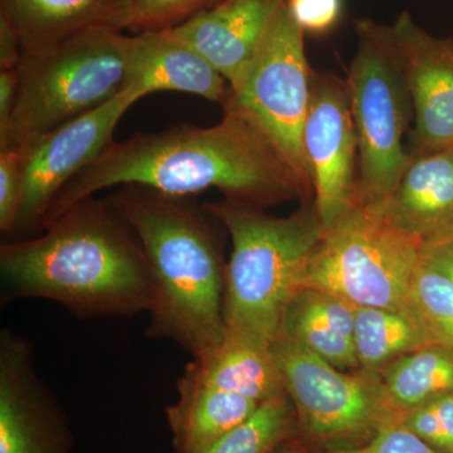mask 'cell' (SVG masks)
I'll return each mask as SVG.
<instances>
[{
    "instance_id": "1",
    "label": "cell",
    "mask_w": 453,
    "mask_h": 453,
    "mask_svg": "<svg viewBox=\"0 0 453 453\" xmlns=\"http://www.w3.org/2000/svg\"><path fill=\"white\" fill-rule=\"evenodd\" d=\"M223 109L222 120L213 127L184 124L113 140L56 196L43 228L77 203L113 187L138 186L174 196L217 189L228 201L258 208L308 198L264 131L234 106Z\"/></svg>"
},
{
    "instance_id": "2",
    "label": "cell",
    "mask_w": 453,
    "mask_h": 453,
    "mask_svg": "<svg viewBox=\"0 0 453 453\" xmlns=\"http://www.w3.org/2000/svg\"><path fill=\"white\" fill-rule=\"evenodd\" d=\"M3 303L46 299L81 318L150 312L154 282L131 226L107 199H83L35 237L0 246Z\"/></svg>"
},
{
    "instance_id": "3",
    "label": "cell",
    "mask_w": 453,
    "mask_h": 453,
    "mask_svg": "<svg viewBox=\"0 0 453 453\" xmlns=\"http://www.w3.org/2000/svg\"><path fill=\"white\" fill-rule=\"evenodd\" d=\"M148 259L154 303L146 335L169 339L199 357L226 338V265L208 211L190 196L119 187L107 198Z\"/></svg>"
},
{
    "instance_id": "4",
    "label": "cell",
    "mask_w": 453,
    "mask_h": 453,
    "mask_svg": "<svg viewBox=\"0 0 453 453\" xmlns=\"http://www.w3.org/2000/svg\"><path fill=\"white\" fill-rule=\"evenodd\" d=\"M204 210L231 235L226 271V333L271 347L283 310L324 235L315 203H305L288 217H275L225 199Z\"/></svg>"
},
{
    "instance_id": "5",
    "label": "cell",
    "mask_w": 453,
    "mask_h": 453,
    "mask_svg": "<svg viewBox=\"0 0 453 453\" xmlns=\"http://www.w3.org/2000/svg\"><path fill=\"white\" fill-rule=\"evenodd\" d=\"M133 52V37L97 29L40 55H23L16 105L0 134V149L29 144L129 88Z\"/></svg>"
},
{
    "instance_id": "6",
    "label": "cell",
    "mask_w": 453,
    "mask_h": 453,
    "mask_svg": "<svg viewBox=\"0 0 453 453\" xmlns=\"http://www.w3.org/2000/svg\"><path fill=\"white\" fill-rule=\"evenodd\" d=\"M357 52L347 82L357 138V202L380 211L395 192L411 153L412 97L392 26L357 19Z\"/></svg>"
},
{
    "instance_id": "7",
    "label": "cell",
    "mask_w": 453,
    "mask_h": 453,
    "mask_svg": "<svg viewBox=\"0 0 453 453\" xmlns=\"http://www.w3.org/2000/svg\"><path fill=\"white\" fill-rule=\"evenodd\" d=\"M421 258L418 241L357 203L324 232L297 288H320L354 306L413 318L408 310V292Z\"/></svg>"
},
{
    "instance_id": "8",
    "label": "cell",
    "mask_w": 453,
    "mask_h": 453,
    "mask_svg": "<svg viewBox=\"0 0 453 453\" xmlns=\"http://www.w3.org/2000/svg\"><path fill=\"white\" fill-rule=\"evenodd\" d=\"M303 35L285 3L255 61L240 82L229 88L226 105L242 111L264 131L296 173L306 196L314 199L303 127L316 73L310 67Z\"/></svg>"
},
{
    "instance_id": "9",
    "label": "cell",
    "mask_w": 453,
    "mask_h": 453,
    "mask_svg": "<svg viewBox=\"0 0 453 453\" xmlns=\"http://www.w3.org/2000/svg\"><path fill=\"white\" fill-rule=\"evenodd\" d=\"M271 350L296 412L297 434L306 442L325 449L357 446L388 425L377 374H348L281 336Z\"/></svg>"
},
{
    "instance_id": "10",
    "label": "cell",
    "mask_w": 453,
    "mask_h": 453,
    "mask_svg": "<svg viewBox=\"0 0 453 453\" xmlns=\"http://www.w3.org/2000/svg\"><path fill=\"white\" fill-rule=\"evenodd\" d=\"M140 100L134 89H125L105 105L18 148L23 151V192L12 234H41L56 196L113 142L122 116Z\"/></svg>"
},
{
    "instance_id": "11",
    "label": "cell",
    "mask_w": 453,
    "mask_h": 453,
    "mask_svg": "<svg viewBox=\"0 0 453 453\" xmlns=\"http://www.w3.org/2000/svg\"><path fill=\"white\" fill-rule=\"evenodd\" d=\"M303 153L324 232L357 204V138L347 82L315 73Z\"/></svg>"
},
{
    "instance_id": "12",
    "label": "cell",
    "mask_w": 453,
    "mask_h": 453,
    "mask_svg": "<svg viewBox=\"0 0 453 453\" xmlns=\"http://www.w3.org/2000/svg\"><path fill=\"white\" fill-rule=\"evenodd\" d=\"M73 432L35 372L31 344L0 334V453H70Z\"/></svg>"
},
{
    "instance_id": "13",
    "label": "cell",
    "mask_w": 453,
    "mask_h": 453,
    "mask_svg": "<svg viewBox=\"0 0 453 453\" xmlns=\"http://www.w3.org/2000/svg\"><path fill=\"white\" fill-rule=\"evenodd\" d=\"M413 103L411 155L453 145V38L429 35L403 12L392 26Z\"/></svg>"
},
{
    "instance_id": "14",
    "label": "cell",
    "mask_w": 453,
    "mask_h": 453,
    "mask_svg": "<svg viewBox=\"0 0 453 453\" xmlns=\"http://www.w3.org/2000/svg\"><path fill=\"white\" fill-rule=\"evenodd\" d=\"M286 0H225L168 28L219 71L229 88L255 61Z\"/></svg>"
},
{
    "instance_id": "15",
    "label": "cell",
    "mask_w": 453,
    "mask_h": 453,
    "mask_svg": "<svg viewBox=\"0 0 453 453\" xmlns=\"http://www.w3.org/2000/svg\"><path fill=\"white\" fill-rule=\"evenodd\" d=\"M374 213L422 247L453 235V145L411 155L395 192Z\"/></svg>"
},
{
    "instance_id": "16",
    "label": "cell",
    "mask_w": 453,
    "mask_h": 453,
    "mask_svg": "<svg viewBox=\"0 0 453 453\" xmlns=\"http://www.w3.org/2000/svg\"><path fill=\"white\" fill-rule=\"evenodd\" d=\"M133 0H0V14L13 25L23 55H40L97 29L127 28Z\"/></svg>"
},
{
    "instance_id": "17",
    "label": "cell",
    "mask_w": 453,
    "mask_h": 453,
    "mask_svg": "<svg viewBox=\"0 0 453 453\" xmlns=\"http://www.w3.org/2000/svg\"><path fill=\"white\" fill-rule=\"evenodd\" d=\"M130 88L144 98L154 92L195 95L225 106L229 85L213 65L168 29L134 35Z\"/></svg>"
},
{
    "instance_id": "18",
    "label": "cell",
    "mask_w": 453,
    "mask_h": 453,
    "mask_svg": "<svg viewBox=\"0 0 453 453\" xmlns=\"http://www.w3.org/2000/svg\"><path fill=\"white\" fill-rule=\"evenodd\" d=\"M356 308L332 292L299 288L283 310L277 336L309 349L342 371H360L354 342Z\"/></svg>"
},
{
    "instance_id": "19",
    "label": "cell",
    "mask_w": 453,
    "mask_h": 453,
    "mask_svg": "<svg viewBox=\"0 0 453 453\" xmlns=\"http://www.w3.org/2000/svg\"><path fill=\"white\" fill-rule=\"evenodd\" d=\"M180 378L238 393L258 403L288 395L271 347L228 333L219 347L193 357Z\"/></svg>"
},
{
    "instance_id": "20",
    "label": "cell",
    "mask_w": 453,
    "mask_h": 453,
    "mask_svg": "<svg viewBox=\"0 0 453 453\" xmlns=\"http://www.w3.org/2000/svg\"><path fill=\"white\" fill-rule=\"evenodd\" d=\"M255 399L179 378L178 399L166 408L175 453H198L247 421L259 405Z\"/></svg>"
},
{
    "instance_id": "21",
    "label": "cell",
    "mask_w": 453,
    "mask_h": 453,
    "mask_svg": "<svg viewBox=\"0 0 453 453\" xmlns=\"http://www.w3.org/2000/svg\"><path fill=\"white\" fill-rule=\"evenodd\" d=\"M381 405L388 423L453 393V350L431 344L398 357L377 372Z\"/></svg>"
},
{
    "instance_id": "22",
    "label": "cell",
    "mask_w": 453,
    "mask_h": 453,
    "mask_svg": "<svg viewBox=\"0 0 453 453\" xmlns=\"http://www.w3.org/2000/svg\"><path fill=\"white\" fill-rule=\"evenodd\" d=\"M354 342L360 371L377 374L398 357L436 344L422 325L401 312L357 306Z\"/></svg>"
},
{
    "instance_id": "23",
    "label": "cell",
    "mask_w": 453,
    "mask_h": 453,
    "mask_svg": "<svg viewBox=\"0 0 453 453\" xmlns=\"http://www.w3.org/2000/svg\"><path fill=\"white\" fill-rule=\"evenodd\" d=\"M297 434V418L288 395L259 405L247 421L198 453H271Z\"/></svg>"
},
{
    "instance_id": "24",
    "label": "cell",
    "mask_w": 453,
    "mask_h": 453,
    "mask_svg": "<svg viewBox=\"0 0 453 453\" xmlns=\"http://www.w3.org/2000/svg\"><path fill=\"white\" fill-rule=\"evenodd\" d=\"M408 310L436 344L453 350V282L423 257L411 282Z\"/></svg>"
},
{
    "instance_id": "25",
    "label": "cell",
    "mask_w": 453,
    "mask_h": 453,
    "mask_svg": "<svg viewBox=\"0 0 453 453\" xmlns=\"http://www.w3.org/2000/svg\"><path fill=\"white\" fill-rule=\"evenodd\" d=\"M399 423L438 451L453 453V393L417 408Z\"/></svg>"
},
{
    "instance_id": "26",
    "label": "cell",
    "mask_w": 453,
    "mask_h": 453,
    "mask_svg": "<svg viewBox=\"0 0 453 453\" xmlns=\"http://www.w3.org/2000/svg\"><path fill=\"white\" fill-rule=\"evenodd\" d=\"M210 0H133L127 28L162 31L180 25Z\"/></svg>"
},
{
    "instance_id": "27",
    "label": "cell",
    "mask_w": 453,
    "mask_h": 453,
    "mask_svg": "<svg viewBox=\"0 0 453 453\" xmlns=\"http://www.w3.org/2000/svg\"><path fill=\"white\" fill-rule=\"evenodd\" d=\"M23 192V151L0 149V229L12 234L16 226Z\"/></svg>"
},
{
    "instance_id": "28",
    "label": "cell",
    "mask_w": 453,
    "mask_h": 453,
    "mask_svg": "<svg viewBox=\"0 0 453 453\" xmlns=\"http://www.w3.org/2000/svg\"><path fill=\"white\" fill-rule=\"evenodd\" d=\"M323 453H443L414 434L401 423H388L365 443L336 447Z\"/></svg>"
},
{
    "instance_id": "29",
    "label": "cell",
    "mask_w": 453,
    "mask_h": 453,
    "mask_svg": "<svg viewBox=\"0 0 453 453\" xmlns=\"http://www.w3.org/2000/svg\"><path fill=\"white\" fill-rule=\"evenodd\" d=\"M286 7L294 22L303 32H329L342 17V0H286Z\"/></svg>"
},
{
    "instance_id": "30",
    "label": "cell",
    "mask_w": 453,
    "mask_h": 453,
    "mask_svg": "<svg viewBox=\"0 0 453 453\" xmlns=\"http://www.w3.org/2000/svg\"><path fill=\"white\" fill-rule=\"evenodd\" d=\"M23 49L13 25L0 14V70H14L22 61Z\"/></svg>"
},
{
    "instance_id": "31",
    "label": "cell",
    "mask_w": 453,
    "mask_h": 453,
    "mask_svg": "<svg viewBox=\"0 0 453 453\" xmlns=\"http://www.w3.org/2000/svg\"><path fill=\"white\" fill-rule=\"evenodd\" d=\"M17 91V68L0 70V134L7 130L11 122L14 105H16Z\"/></svg>"
},
{
    "instance_id": "32",
    "label": "cell",
    "mask_w": 453,
    "mask_h": 453,
    "mask_svg": "<svg viewBox=\"0 0 453 453\" xmlns=\"http://www.w3.org/2000/svg\"><path fill=\"white\" fill-rule=\"evenodd\" d=\"M422 257L453 282V235L423 246Z\"/></svg>"
},
{
    "instance_id": "33",
    "label": "cell",
    "mask_w": 453,
    "mask_h": 453,
    "mask_svg": "<svg viewBox=\"0 0 453 453\" xmlns=\"http://www.w3.org/2000/svg\"><path fill=\"white\" fill-rule=\"evenodd\" d=\"M296 436L288 438L281 445L277 446L271 453H310L308 449L299 442Z\"/></svg>"
}]
</instances>
